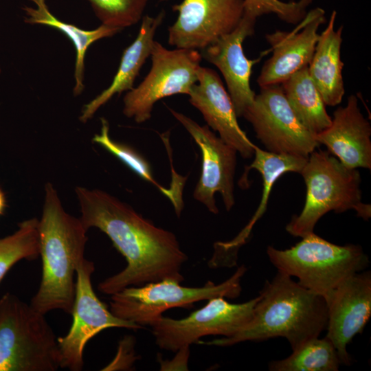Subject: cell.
I'll list each match as a JSON object with an SVG mask.
<instances>
[{
	"mask_svg": "<svg viewBox=\"0 0 371 371\" xmlns=\"http://www.w3.org/2000/svg\"><path fill=\"white\" fill-rule=\"evenodd\" d=\"M75 192L85 228L104 232L126 261L123 270L99 283L101 293L111 295L166 278L183 281L181 270L188 258L172 232L104 191L78 186Z\"/></svg>",
	"mask_w": 371,
	"mask_h": 371,
	"instance_id": "obj_1",
	"label": "cell"
},
{
	"mask_svg": "<svg viewBox=\"0 0 371 371\" xmlns=\"http://www.w3.org/2000/svg\"><path fill=\"white\" fill-rule=\"evenodd\" d=\"M259 297L251 321L236 333L196 343L230 346L281 337L289 341L293 350L305 341L318 337L326 328L328 306L325 298L303 287L285 273L278 271L271 281L267 280Z\"/></svg>",
	"mask_w": 371,
	"mask_h": 371,
	"instance_id": "obj_2",
	"label": "cell"
},
{
	"mask_svg": "<svg viewBox=\"0 0 371 371\" xmlns=\"http://www.w3.org/2000/svg\"><path fill=\"white\" fill-rule=\"evenodd\" d=\"M87 231L80 218L65 210L56 190L47 183L38 219L42 273L39 287L30 303L42 314L54 310L71 314L76 294L74 276L85 258Z\"/></svg>",
	"mask_w": 371,
	"mask_h": 371,
	"instance_id": "obj_3",
	"label": "cell"
},
{
	"mask_svg": "<svg viewBox=\"0 0 371 371\" xmlns=\"http://www.w3.org/2000/svg\"><path fill=\"white\" fill-rule=\"evenodd\" d=\"M306 187L304 206L286 225V231L303 238L314 232L317 221L326 213L353 210L364 220L371 216V206L362 201L359 171L344 166L328 150H314L300 173Z\"/></svg>",
	"mask_w": 371,
	"mask_h": 371,
	"instance_id": "obj_4",
	"label": "cell"
},
{
	"mask_svg": "<svg viewBox=\"0 0 371 371\" xmlns=\"http://www.w3.org/2000/svg\"><path fill=\"white\" fill-rule=\"evenodd\" d=\"M267 254L278 271L296 277L301 286L326 302L344 280L369 265L361 246L335 245L314 232L284 250L268 246Z\"/></svg>",
	"mask_w": 371,
	"mask_h": 371,
	"instance_id": "obj_5",
	"label": "cell"
},
{
	"mask_svg": "<svg viewBox=\"0 0 371 371\" xmlns=\"http://www.w3.org/2000/svg\"><path fill=\"white\" fill-rule=\"evenodd\" d=\"M57 338L45 317L11 293L0 298V371H56Z\"/></svg>",
	"mask_w": 371,
	"mask_h": 371,
	"instance_id": "obj_6",
	"label": "cell"
},
{
	"mask_svg": "<svg viewBox=\"0 0 371 371\" xmlns=\"http://www.w3.org/2000/svg\"><path fill=\"white\" fill-rule=\"evenodd\" d=\"M247 271L242 265L227 280L216 284L208 281L201 287L182 286L166 278L141 286H128L111 295V312L117 317L144 326L162 316L166 311L188 307L194 303L216 297L234 299L242 291L241 278Z\"/></svg>",
	"mask_w": 371,
	"mask_h": 371,
	"instance_id": "obj_7",
	"label": "cell"
},
{
	"mask_svg": "<svg viewBox=\"0 0 371 371\" xmlns=\"http://www.w3.org/2000/svg\"><path fill=\"white\" fill-rule=\"evenodd\" d=\"M151 67L143 81L127 91L123 98V113L137 123L148 120L155 104L175 94L188 95L198 81L202 59L198 50L168 49L155 41Z\"/></svg>",
	"mask_w": 371,
	"mask_h": 371,
	"instance_id": "obj_8",
	"label": "cell"
},
{
	"mask_svg": "<svg viewBox=\"0 0 371 371\" xmlns=\"http://www.w3.org/2000/svg\"><path fill=\"white\" fill-rule=\"evenodd\" d=\"M259 298L258 295L244 303L232 304L223 297H216L186 317L177 319L162 315L148 326L159 348L177 352L207 335H234L251 321Z\"/></svg>",
	"mask_w": 371,
	"mask_h": 371,
	"instance_id": "obj_9",
	"label": "cell"
},
{
	"mask_svg": "<svg viewBox=\"0 0 371 371\" xmlns=\"http://www.w3.org/2000/svg\"><path fill=\"white\" fill-rule=\"evenodd\" d=\"M95 271L92 261L85 258L76 274V294L69 332L57 337L60 368L81 371L84 366L83 352L87 342L109 328H125L133 330L144 326L115 316L101 302L93 289L91 276Z\"/></svg>",
	"mask_w": 371,
	"mask_h": 371,
	"instance_id": "obj_10",
	"label": "cell"
},
{
	"mask_svg": "<svg viewBox=\"0 0 371 371\" xmlns=\"http://www.w3.org/2000/svg\"><path fill=\"white\" fill-rule=\"evenodd\" d=\"M243 117L269 152L308 157L319 146L295 116L280 84L260 87Z\"/></svg>",
	"mask_w": 371,
	"mask_h": 371,
	"instance_id": "obj_11",
	"label": "cell"
},
{
	"mask_svg": "<svg viewBox=\"0 0 371 371\" xmlns=\"http://www.w3.org/2000/svg\"><path fill=\"white\" fill-rule=\"evenodd\" d=\"M168 27V42L177 49L203 50L232 32L244 12L243 0H183Z\"/></svg>",
	"mask_w": 371,
	"mask_h": 371,
	"instance_id": "obj_12",
	"label": "cell"
},
{
	"mask_svg": "<svg viewBox=\"0 0 371 371\" xmlns=\"http://www.w3.org/2000/svg\"><path fill=\"white\" fill-rule=\"evenodd\" d=\"M199 145L202 153V170L194 191V198L210 212L218 214L214 194L219 192L225 209L235 203L234 175L237 151L213 133L208 126H201L190 117L168 109Z\"/></svg>",
	"mask_w": 371,
	"mask_h": 371,
	"instance_id": "obj_13",
	"label": "cell"
},
{
	"mask_svg": "<svg viewBox=\"0 0 371 371\" xmlns=\"http://www.w3.org/2000/svg\"><path fill=\"white\" fill-rule=\"evenodd\" d=\"M326 302V337L333 344L341 363L350 365L347 346L362 332L371 315L370 271H360L344 280Z\"/></svg>",
	"mask_w": 371,
	"mask_h": 371,
	"instance_id": "obj_14",
	"label": "cell"
},
{
	"mask_svg": "<svg viewBox=\"0 0 371 371\" xmlns=\"http://www.w3.org/2000/svg\"><path fill=\"white\" fill-rule=\"evenodd\" d=\"M325 22V11L316 8L307 12L294 30L267 34L272 56L265 63L257 78L260 87L282 84L307 67L318 40V29Z\"/></svg>",
	"mask_w": 371,
	"mask_h": 371,
	"instance_id": "obj_15",
	"label": "cell"
},
{
	"mask_svg": "<svg viewBox=\"0 0 371 371\" xmlns=\"http://www.w3.org/2000/svg\"><path fill=\"white\" fill-rule=\"evenodd\" d=\"M256 21L243 16L232 32L220 37L201 53L203 58L222 74L237 117L243 116L256 95L250 87V77L252 67L260 57L248 59L243 47L245 38L254 34Z\"/></svg>",
	"mask_w": 371,
	"mask_h": 371,
	"instance_id": "obj_16",
	"label": "cell"
},
{
	"mask_svg": "<svg viewBox=\"0 0 371 371\" xmlns=\"http://www.w3.org/2000/svg\"><path fill=\"white\" fill-rule=\"evenodd\" d=\"M189 102L203 116L207 126L244 159L254 155V146L240 128L237 116L223 84L213 69L201 67L198 81L188 94Z\"/></svg>",
	"mask_w": 371,
	"mask_h": 371,
	"instance_id": "obj_17",
	"label": "cell"
},
{
	"mask_svg": "<svg viewBox=\"0 0 371 371\" xmlns=\"http://www.w3.org/2000/svg\"><path fill=\"white\" fill-rule=\"evenodd\" d=\"M371 126L361 113L358 99L350 95L344 106L337 108L329 127L315 135L344 166L371 169Z\"/></svg>",
	"mask_w": 371,
	"mask_h": 371,
	"instance_id": "obj_18",
	"label": "cell"
},
{
	"mask_svg": "<svg viewBox=\"0 0 371 371\" xmlns=\"http://www.w3.org/2000/svg\"><path fill=\"white\" fill-rule=\"evenodd\" d=\"M165 17L163 10L155 16H144L136 38L123 52L117 71L109 87L84 105L79 117L86 123L95 112L115 94L128 91L133 88L134 82L150 57L158 27Z\"/></svg>",
	"mask_w": 371,
	"mask_h": 371,
	"instance_id": "obj_19",
	"label": "cell"
},
{
	"mask_svg": "<svg viewBox=\"0 0 371 371\" xmlns=\"http://www.w3.org/2000/svg\"><path fill=\"white\" fill-rule=\"evenodd\" d=\"M337 12L333 10L325 30L319 35L312 59L308 65L309 75L326 105L340 104L345 93L341 58L343 26L335 29Z\"/></svg>",
	"mask_w": 371,
	"mask_h": 371,
	"instance_id": "obj_20",
	"label": "cell"
},
{
	"mask_svg": "<svg viewBox=\"0 0 371 371\" xmlns=\"http://www.w3.org/2000/svg\"><path fill=\"white\" fill-rule=\"evenodd\" d=\"M34 6L25 5L24 21L30 25H42L56 29L63 33L73 43L76 49L74 67V95H80L84 89L85 59L89 47L100 39L111 37L120 32L117 28L101 24L94 30H86L64 22L50 11L46 0H29Z\"/></svg>",
	"mask_w": 371,
	"mask_h": 371,
	"instance_id": "obj_21",
	"label": "cell"
},
{
	"mask_svg": "<svg viewBox=\"0 0 371 371\" xmlns=\"http://www.w3.org/2000/svg\"><path fill=\"white\" fill-rule=\"evenodd\" d=\"M307 159L302 156L274 153L254 146V159L245 168L244 176L251 169H255L261 174L263 181L262 198L254 215L240 233L230 241L222 242L225 248L238 251L246 243L256 222L265 214L273 184L286 172L300 173Z\"/></svg>",
	"mask_w": 371,
	"mask_h": 371,
	"instance_id": "obj_22",
	"label": "cell"
},
{
	"mask_svg": "<svg viewBox=\"0 0 371 371\" xmlns=\"http://www.w3.org/2000/svg\"><path fill=\"white\" fill-rule=\"evenodd\" d=\"M280 85L295 116L311 133L315 135L329 127L332 117L309 75L308 66Z\"/></svg>",
	"mask_w": 371,
	"mask_h": 371,
	"instance_id": "obj_23",
	"label": "cell"
},
{
	"mask_svg": "<svg viewBox=\"0 0 371 371\" xmlns=\"http://www.w3.org/2000/svg\"><path fill=\"white\" fill-rule=\"evenodd\" d=\"M341 364L332 341L326 336L311 339L288 357L269 363L271 371H337Z\"/></svg>",
	"mask_w": 371,
	"mask_h": 371,
	"instance_id": "obj_24",
	"label": "cell"
},
{
	"mask_svg": "<svg viewBox=\"0 0 371 371\" xmlns=\"http://www.w3.org/2000/svg\"><path fill=\"white\" fill-rule=\"evenodd\" d=\"M39 256L38 219L23 221L14 233L0 238V283L19 261L33 260Z\"/></svg>",
	"mask_w": 371,
	"mask_h": 371,
	"instance_id": "obj_25",
	"label": "cell"
},
{
	"mask_svg": "<svg viewBox=\"0 0 371 371\" xmlns=\"http://www.w3.org/2000/svg\"><path fill=\"white\" fill-rule=\"evenodd\" d=\"M92 140L122 161L142 179L151 183L159 188L163 194L170 199L175 207H177V201L174 193L171 190L161 186L155 181L148 161L135 148L111 138L109 135V124L106 119L101 118L100 133L95 135Z\"/></svg>",
	"mask_w": 371,
	"mask_h": 371,
	"instance_id": "obj_26",
	"label": "cell"
},
{
	"mask_svg": "<svg viewBox=\"0 0 371 371\" xmlns=\"http://www.w3.org/2000/svg\"><path fill=\"white\" fill-rule=\"evenodd\" d=\"M101 24L123 30L142 18L149 0H86Z\"/></svg>",
	"mask_w": 371,
	"mask_h": 371,
	"instance_id": "obj_27",
	"label": "cell"
},
{
	"mask_svg": "<svg viewBox=\"0 0 371 371\" xmlns=\"http://www.w3.org/2000/svg\"><path fill=\"white\" fill-rule=\"evenodd\" d=\"M313 1L243 0V16L256 21L262 15L273 14L286 23L297 25L306 15Z\"/></svg>",
	"mask_w": 371,
	"mask_h": 371,
	"instance_id": "obj_28",
	"label": "cell"
},
{
	"mask_svg": "<svg viewBox=\"0 0 371 371\" xmlns=\"http://www.w3.org/2000/svg\"><path fill=\"white\" fill-rule=\"evenodd\" d=\"M6 207V201L3 192L0 188V216H1L5 211Z\"/></svg>",
	"mask_w": 371,
	"mask_h": 371,
	"instance_id": "obj_29",
	"label": "cell"
},
{
	"mask_svg": "<svg viewBox=\"0 0 371 371\" xmlns=\"http://www.w3.org/2000/svg\"><path fill=\"white\" fill-rule=\"evenodd\" d=\"M0 73H1V67H0Z\"/></svg>",
	"mask_w": 371,
	"mask_h": 371,
	"instance_id": "obj_30",
	"label": "cell"
}]
</instances>
